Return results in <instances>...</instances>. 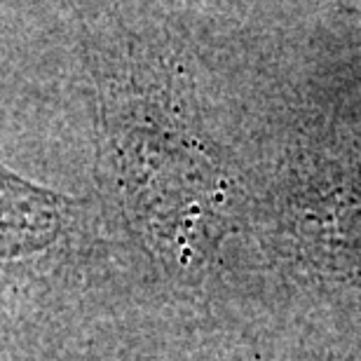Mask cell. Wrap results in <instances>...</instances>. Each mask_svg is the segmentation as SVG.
<instances>
[{
  "mask_svg": "<svg viewBox=\"0 0 361 361\" xmlns=\"http://www.w3.org/2000/svg\"><path fill=\"white\" fill-rule=\"evenodd\" d=\"M85 202L28 178L0 160V284L28 279L75 247Z\"/></svg>",
  "mask_w": 361,
  "mask_h": 361,
  "instance_id": "6da1fadb",
  "label": "cell"
}]
</instances>
